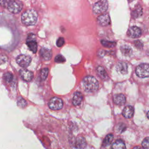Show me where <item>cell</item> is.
I'll use <instances>...</instances> for the list:
<instances>
[{"mask_svg":"<svg viewBox=\"0 0 149 149\" xmlns=\"http://www.w3.org/2000/svg\"><path fill=\"white\" fill-rule=\"evenodd\" d=\"M113 135L112 134H109L107 136H106V137H105V139L103 140L102 146L106 147V146L111 144L113 140Z\"/></svg>","mask_w":149,"mask_h":149,"instance_id":"obj_22","label":"cell"},{"mask_svg":"<svg viewBox=\"0 0 149 149\" xmlns=\"http://www.w3.org/2000/svg\"><path fill=\"white\" fill-rule=\"evenodd\" d=\"M64 38L63 37H59V38H58V40H56V46L58 47H62L63 44H64Z\"/></svg>","mask_w":149,"mask_h":149,"instance_id":"obj_31","label":"cell"},{"mask_svg":"<svg viewBox=\"0 0 149 149\" xmlns=\"http://www.w3.org/2000/svg\"><path fill=\"white\" fill-rule=\"evenodd\" d=\"M40 55L44 60L48 61L52 57V52L50 49L47 48H42L40 50Z\"/></svg>","mask_w":149,"mask_h":149,"instance_id":"obj_15","label":"cell"},{"mask_svg":"<svg viewBox=\"0 0 149 149\" xmlns=\"http://www.w3.org/2000/svg\"><path fill=\"white\" fill-rule=\"evenodd\" d=\"M74 146L76 148H77L79 149L84 148L86 146V142L84 138L83 137H77L74 143Z\"/></svg>","mask_w":149,"mask_h":149,"instance_id":"obj_16","label":"cell"},{"mask_svg":"<svg viewBox=\"0 0 149 149\" xmlns=\"http://www.w3.org/2000/svg\"><path fill=\"white\" fill-rule=\"evenodd\" d=\"M26 44L30 50L33 53H36L37 50V43L36 40V36L34 34H30L26 40Z\"/></svg>","mask_w":149,"mask_h":149,"instance_id":"obj_7","label":"cell"},{"mask_svg":"<svg viewBox=\"0 0 149 149\" xmlns=\"http://www.w3.org/2000/svg\"><path fill=\"white\" fill-rule=\"evenodd\" d=\"M48 72H49V69L47 68L42 69L40 71V76H41V79L42 80H45L48 74Z\"/></svg>","mask_w":149,"mask_h":149,"instance_id":"obj_25","label":"cell"},{"mask_svg":"<svg viewBox=\"0 0 149 149\" xmlns=\"http://www.w3.org/2000/svg\"><path fill=\"white\" fill-rule=\"evenodd\" d=\"M136 74L140 78L149 77V64L141 63L136 68Z\"/></svg>","mask_w":149,"mask_h":149,"instance_id":"obj_4","label":"cell"},{"mask_svg":"<svg viewBox=\"0 0 149 149\" xmlns=\"http://www.w3.org/2000/svg\"><path fill=\"white\" fill-rule=\"evenodd\" d=\"M8 61V58L3 54H0V64L5 63Z\"/></svg>","mask_w":149,"mask_h":149,"instance_id":"obj_33","label":"cell"},{"mask_svg":"<svg viewBox=\"0 0 149 149\" xmlns=\"http://www.w3.org/2000/svg\"><path fill=\"white\" fill-rule=\"evenodd\" d=\"M108 8V3L107 0H100L93 6V10L95 14H102L105 12Z\"/></svg>","mask_w":149,"mask_h":149,"instance_id":"obj_3","label":"cell"},{"mask_svg":"<svg viewBox=\"0 0 149 149\" xmlns=\"http://www.w3.org/2000/svg\"><path fill=\"white\" fill-rule=\"evenodd\" d=\"M134 44L135 47L139 49H141L143 48V44L140 40H136L135 41H134Z\"/></svg>","mask_w":149,"mask_h":149,"instance_id":"obj_32","label":"cell"},{"mask_svg":"<svg viewBox=\"0 0 149 149\" xmlns=\"http://www.w3.org/2000/svg\"><path fill=\"white\" fill-rule=\"evenodd\" d=\"M23 8V3L19 0H13L8 6L7 9L13 13H19Z\"/></svg>","mask_w":149,"mask_h":149,"instance_id":"obj_5","label":"cell"},{"mask_svg":"<svg viewBox=\"0 0 149 149\" xmlns=\"http://www.w3.org/2000/svg\"><path fill=\"white\" fill-rule=\"evenodd\" d=\"M83 100V95L80 92H75L73 94L72 103L74 106L80 104Z\"/></svg>","mask_w":149,"mask_h":149,"instance_id":"obj_17","label":"cell"},{"mask_svg":"<svg viewBox=\"0 0 149 149\" xmlns=\"http://www.w3.org/2000/svg\"><path fill=\"white\" fill-rule=\"evenodd\" d=\"M116 69V71L119 73L122 74H127L128 72V65L127 63L125 62H120L117 64Z\"/></svg>","mask_w":149,"mask_h":149,"instance_id":"obj_12","label":"cell"},{"mask_svg":"<svg viewBox=\"0 0 149 149\" xmlns=\"http://www.w3.org/2000/svg\"><path fill=\"white\" fill-rule=\"evenodd\" d=\"M127 34L129 37L134 38L140 37L141 35V29L137 26H132L130 27L127 32Z\"/></svg>","mask_w":149,"mask_h":149,"instance_id":"obj_9","label":"cell"},{"mask_svg":"<svg viewBox=\"0 0 149 149\" xmlns=\"http://www.w3.org/2000/svg\"><path fill=\"white\" fill-rule=\"evenodd\" d=\"M111 149H126V147L122 140H117L112 144Z\"/></svg>","mask_w":149,"mask_h":149,"instance_id":"obj_20","label":"cell"},{"mask_svg":"<svg viewBox=\"0 0 149 149\" xmlns=\"http://www.w3.org/2000/svg\"><path fill=\"white\" fill-rule=\"evenodd\" d=\"M37 13L33 9L26 10L21 16L22 23L26 26H32L35 24L37 22Z\"/></svg>","mask_w":149,"mask_h":149,"instance_id":"obj_2","label":"cell"},{"mask_svg":"<svg viewBox=\"0 0 149 149\" xmlns=\"http://www.w3.org/2000/svg\"><path fill=\"white\" fill-rule=\"evenodd\" d=\"M101 43L103 46H104L105 47H107V48H113L116 44V43L114 41H107V40H101Z\"/></svg>","mask_w":149,"mask_h":149,"instance_id":"obj_23","label":"cell"},{"mask_svg":"<svg viewBox=\"0 0 149 149\" xmlns=\"http://www.w3.org/2000/svg\"><path fill=\"white\" fill-rule=\"evenodd\" d=\"M141 144L143 149H149V137H146L143 140Z\"/></svg>","mask_w":149,"mask_h":149,"instance_id":"obj_27","label":"cell"},{"mask_svg":"<svg viewBox=\"0 0 149 149\" xmlns=\"http://www.w3.org/2000/svg\"><path fill=\"white\" fill-rule=\"evenodd\" d=\"M133 149H143V148H142L141 147H140L139 146H136V147H134Z\"/></svg>","mask_w":149,"mask_h":149,"instance_id":"obj_34","label":"cell"},{"mask_svg":"<svg viewBox=\"0 0 149 149\" xmlns=\"http://www.w3.org/2000/svg\"><path fill=\"white\" fill-rule=\"evenodd\" d=\"M97 72L98 76L101 79H102L104 80H106L108 79V76L105 70V69L101 66H99L97 68Z\"/></svg>","mask_w":149,"mask_h":149,"instance_id":"obj_18","label":"cell"},{"mask_svg":"<svg viewBox=\"0 0 149 149\" xmlns=\"http://www.w3.org/2000/svg\"><path fill=\"white\" fill-rule=\"evenodd\" d=\"M113 102L118 105H123L126 102V97L123 94H117L113 96Z\"/></svg>","mask_w":149,"mask_h":149,"instance_id":"obj_13","label":"cell"},{"mask_svg":"<svg viewBox=\"0 0 149 149\" xmlns=\"http://www.w3.org/2000/svg\"><path fill=\"white\" fill-rule=\"evenodd\" d=\"M55 61L57 63H63L65 61V58L62 55H58L55 58Z\"/></svg>","mask_w":149,"mask_h":149,"instance_id":"obj_29","label":"cell"},{"mask_svg":"<svg viewBox=\"0 0 149 149\" xmlns=\"http://www.w3.org/2000/svg\"><path fill=\"white\" fill-rule=\"evenodd\" d=\"M147 118L149 119V111L147 112Z\"/></svg>","mask_w":149,"mask_h":149,"instance_id":"obj_35","label":"cell"},{"mask_svg":"<svg viewBox=\"0 0 149 149\" xmlns=\"http://www.w3.org/2000/svg\"><path fill=\"white\" fill-rule=\"evenodd\" d=\"M82 86L85 91L93 93L97 90L98 88V82L94 77L87 76L83 79Z\"/></svg>","mask_w":149,"mask_h":149,"instance_id":"obj_1","label":"cell"},{"mask_svg":"<svg viewBox=\"0 0 149 149\" xmlns=\"http://www.w3.org/2000/svg\"><path fill=\"white\" fill-rule=\"evenodd\" d=\"M126 129V126L123 123H119L116 126V130L119 133H122Z\"/></svg>","mask_w":149,"mask_h":149,"instance_id":"obj_24","label":"cell"},{"mask_svg":"<svg viewBox=\"0 0 149 149\" xmlns=\"http://www.w3.org/2000/svg\"><path fill=\"white\" fill-rule=\"evenodd\" d=\"M122 54L125 56H130L132 55L133 51L132 49L127 45H122L120 48Z\"/></svg>","mask_w":149,"mask_h":149,"instance_id":"obj_19","label":"cell"},{"mask_svg":"<svg viewBox=\"0 0 149 149\" xmlns=\"http://www.w3.org/2000/svg\"><path fill=\"white\" fill-rule=\"evenodd\" d=\"M17 105L22 108H24L27 105V102L25 101V100H24L23 98L22 97H19L17 100Z\"/></svg>","mask_w":149,"mask_h":149,"instance_id":"obj_28","label":"cell"},{"mask_svg":"<svg viewBox=\"0 0 149 149\" xmlns=\"http://www.w3.org/2000/svg\"><path fill=\"white\" fill-rule=\"evenodd\" d=\"M20 74L23 80L26 81H30L33 78V73L26 69H21L20 70Z\"/></svg>","mask_w":149,"mask_h":149,"instance_id":"obj_10","label":"cell"},{"mask_svg":"<svg viewBox=\"0 0 149 149\" xmlns=\"http://www.w3.org/2000/svg\"><path fill=\"white\" fill-rule=\"evenodd\" d=\"M143 13L142 8L140 5H137L132 12V17L133 18H138L141 16Z\"/></svg>","mask_w":149,"mask_h":149,"instance_id":"obj_21","label":"cell"},{"mask_svg":"<svg viewBox=\"0 0 149 149\" xmlns=\"http://www.w3.org/2000/svg\"><path fill=\"white\" fill-rule=\"evenodd\" d=\"M48 106L51 109L58 110L63 107V101L60 98L54 97L49 100Z\"/></svg>","mask_w":149,"mask_h":149,"instance_id":"obj_6","label":"cell"},{"mask_svg":"<svg viewBox=\"0 0 149 149\" xmlns=\"http://www.w3.org/2000/svg\"><path fill=\"white\" fill-rule=\"evenodd\" d=\"M13 0H0V5L7 8L8 6L10 3Z\"/></svg>","mask_w":149,"mask_h":149,"instance_id":"obj_30","label":"cell"},{"mask_svg":"<svg viewBox=\"0 0 149 149\" xmlns=\"http://www.w3.org/2000/svg\"><path fill=\"white\" fill-rule=\"evenodd\" d=\"M134 114V109L130 105L126 106L122 111V115L127 119L131 118Z\"/></svg>","mask_w":149,"mask_h":149,"instance_id":"obj_14","label":"cell"},{"mask_svg":"<svg viewBox=\"0 0 149 149\" xmlns=\"http://www.w3.org/2000/svg\"><path fill=\"white\" fill-rule=\"evenodd\" d=\"M97 21L99 24L102 26H105L110 23L111 20L108 14H102L99 16L97 18Z\"/></svg>","mask_w":149,"mask_h":149,"instance_id":"obj_11","label":"cell"},{"mask_svg":"<svg viewBox=\"0 0 149 149\" xmlns=\"http://www.w3.org/2000/svg\"><path fill=\"white\" fill-rule=\"evenodd\" d=\"M129 1H132L133 0H129Z\"/></svg>","mask_w":149,"mask_h":149,"instance_id":"obj_36","label":"cell"},{"mask_svg":"<svg viewBox=\"0 0 149 149\" xmlns=\"http://www.w3.org/2000/svg\"><path fill=\"white\" fill-rule=\"evenodd\" d=\"M3 79L6 81V83H10L12 81L13 75L10 72H6L3 74Z\"/></svg>","mask_w":149,"mask_h":149,"instance_id":"obj_26","label":"cell"},{"mask_svg":"<svg viewBox=\"0 0 149 149\" xmlns=\"http://www.w3.org/2000/svg\"><path fill=\"white\" fill-rule=\"evenodd\" d=\"M31 61V57L26 55H19L16 58L17 63L23 68L27 67L30 65Z\"/></svg>","mask_w":149,"mask_h":149,"instance_id":"obj_8","label":"cell"}]
</instances>
